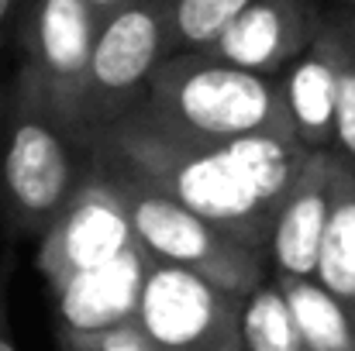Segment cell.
<instances>
[{
    "label": "cell",
    "instance_id": "3957f363",
    "mask_svg": "<svg viewBox=\"0 0 355 351\" xmlns=\"http://www.w3.org/2000/svg\"><path fill=\"white\" fill-rule=\"evenodd\" d=\"M145 107L173 131L200 141L255 134L290 138L276 80L235 69L204 52H176L162 59L148 80Z\"/></svg>",
    "mask_w": 355,
    "mask_h": 351
},
{
    "label": "cell",
    "instance_id": "d6986e66",
    "mask_svg": "<svg viewBox=\"0 0 355 351\" xmlns=\"http://www.w3.org/2000/svg\"><path fill=\"white\" fill-rule=\"evenodd\" d=\"M0 351H17L10 324H7V272H0Z\"/></svg>",
    "mask_w": 355,
    "mask_h": 351
},
{
    "label": "cell",
    "instance_id": "7402d4cb",
    "mask_svg": "<svg viewBox=\"0 0 355 351\" xmlns=\"http://www.w3.org/2000/svg\"><path fill=\"white\" fill-rule=\"evenodd\" d=\"M3 93H7V83H0V114H3Z\"/></svg>",
    "mask_w": 355,
    "mask_h": 351
},
{
    "label": "cell",
    "instance_id": "5b68a950",
    "mask_svg": "<svg viewBox=\"0 0 355 351\" xmlns=\"http://www.w3.org/2000/svg\"><path fill=\"white\" fill-rule=\"evenodd\" d=\"M169 14L173 0H128L101 17L87 93H83V131L94 134L118 117L145 104V90L162 59H169Z\"/></svg>",
    "mask_w": 355,
    "mask_h": 351
},
{
    "label": "cell",
    "instance_id": "ba28073f",
    "mask_svg": "<svg viewBox=\"0 0 355 351\" xmlns=\"http://www.w3.org/2000/svg\"><path fill=\"white\" fill-rule=\"evenodd\" d=\"M131 248L138 244L128 214L94 159V169L69 200V207L38 237V272L45 276L49 286H55L76 272H90L114 262Z\"/></svg>",
    "mask_w": 355,
    "mask_h": 351
},
{
    "label": "cell",
    "instance_id": "ffe728a7",
    "mask_svg": "<svg viewBox=\"0 0 355 351\" xmlns=\"http://www.w3.org/2000/svg\"><path fill=\"white\" fill-rule=\"evenodd\" d=\"M83 3H87V7H90L97 17H107L111 10H118L121 3H128V0H83Z\"/></svg>",
    "mask_w": 355,
    "mask_h": 351
},
{
    "label": "cell",
    "instance_id": "7a4b0ae2",
    "mask_svg": "<svg viewBox=\"0 0 355 351\" xmlns=\"http://www.w3.org/2000/svg\"><path fill=\"white\" fill-rule=\"evenodd\" d=\"M94 169V138L59 117L17 76L0 114V224L42 237Z\"/></svg>",
    "mask_w": 355,
    "mask_h": 351
},
{
    "label": "cell",
    "instance_id": "6da1fadb",
    "mask_svg": "<svg viewBox=\"0 0 355 351\" xmlns=\"http://www.w3.org/2000/svg\"><path fill=\"white\" fill-rule=\"evenodd\" d=\"M90 138L101 159L145 179L262 258L269 217L311 155L279 134L200 141L162 124L145 104Z\"/></svg>",
    "mask_w": 355,
    "mask_h": 351
},
{
    "label": "cell",
    "instance_id": "9a60e30c",
    "mask_svg": "<svg viewBox=\"0 0 355 351\" xmlns=\"http://www.w3.org/2000/svg\"><path fill=\"white\" fill-rule=\"evenodd\" d=\"M324 28L335 48V141L331 152L355 165V14L345 7L324 10Z\"/></svg>",
    "mask_w": 355,
    "mask_h": 351
},
{
    "label": "cell",
    "instance_id": "603a6c76",
    "mask_svg": "<svg viewBox=\"0 0 355 351\" xmlns=\"http://www.w3.org/2000/svg\"><path fill=\"white\" fill-rule=\"evenodd\" d=\"M0 272H7V258L3 255H0Z\"/></svg>",
    "mask_w": 355,
    "mask_h": 351
},
{
    "label": "cell",
    "instance_id": "277c9868",
    "mask_svg": "<svg viewBox=\"0 0 355 351\" xmlns=\"http://www.w3.org/2000/svg\"><path fill=\"white\" fill-rule=\"evenodd\" d=\"M94 159H97V169L107 176V183L118 193L131 234H135V244L152 262L197 272V276L211 279L214 286L228 289L232 296H245L252 286H259L269 276L266 258L255 248L241 244L238 237L214 228L211 221L187 210L173 197H166L155 186H148L145 179L131 176L128 169L101 159L97 152H94Z\"/></svg>",
    "mask_w": 355,
    "mask_h": 351
},
{
    "label": "cell",
    "instance_id": "9c48e42d",
    "mask_svg": "<svg viewBox=\"0 0 355 351\" xmlns=\"http://www.w3.org/2000/svg\"><path fill=\"white\" fill-rule=\"evenodd\" d=\"M324 10L321 0H252L204 55L276 80L321 35Z\"/></svg>",
    "mask_w": 355,
    "mask_h": 351
},
{
    "label": "cell",
    "instance_id": "ac0fdd59",
    "mask_svg": "<svg viewBox=\"0 0 355 351\" xmlns=\"http://www.w3.org/2000/svg\"><path fill=\"white\" fill-rule=\"evenodd\" d=\"M21 7H24V0H0V45L7 38H14V24L21 17Z\"/></svg>",
    "mask_w": 355,
    "mask_h": 351
},
{
    "label": "cell",
    "instance_id": "44dd1931",
    "mask_svg": "<svg viewBox=\"0 0 355 351\" xmlns=\"http://www.w3.org/2000/svg\"><path fill=\"white\" fill-rule=\"evenodd\" d=\"M335 7H345V10H352L355 14V0H335Z\"/></svg>",
    "mask_w": 355,
    "mask_h": 351
},
{
    "label": "cell",
    "instance_id": "4fadbf2b",
    "mask_svg": "<svg viewBox=\"0 0 355 351\" xmlns=\"http://www.w3.org/2000/svg\"><path fill=\"white\" fill-rule=\"evenodd\" d=\"M314 282L355 324V165L342 155H335L331 207L318 248Z\"/></svg>",
    "mask_w": 355,
    "mask_h": 351
},
{
    "label": "cell",
    "instance_id": "cb8c5ba5",
    "mask_svg": "<svg viewBox=\"0 0 355 351\" xmlns=\"http://www.w3.org/2000/svg\"><path fill=\"white\" fill-rule=\"evenodd\" d=\"M221 351H238V341H235V345H228V348H221Z\"/></svg>",
    "mask_w": 355,
    "mask_h": 351
},
{
    "label": "cell",
    "instance_id": "5bb4252c",
    "mask_svg": "<svg viewBox=\"0 0 355 351\" xmlns=\"http://www.w3.org/2000/svg\"><path fill=\"white\" fill-rule=\"evenodd\" d=\"M276 286L290 307L304 351H355V324L314 279H276Z\"/></svg>",
    "mask_w": 355,
    "mask_h": 351
},
{
    "label": "cell",
    "instance_id": "e0dca14e",
    "mask_svg": "<svg viewBox=\"0 0 355 351\" xmlns=\"http://www.w3.org/2000/svg\"><path fill=\"white\" fill-rule=\"evenodd\" d=\"M55 334H59V351H152L131 324H121L101 334H62V331Z\"/></svg>",
    "mask_w": 355,
    "mask_h": 351
},
{
    "label": "cell",
    "instance_id": "52a82bcc",
    "mask_svg": "<svg viewBox=\"0 0 355 351\" xmlns=\"http://www.w3.org/2000/svg\"><path fill=\"white\" fill-rule=\"evenodd\" d=\"M238 303L211 279L148 258L131 327L152 351H221L238 341Z\"/></svg>",
    "mask_w": 355,
    "mask_h": 351
},
{
    "label": "cell",
    "instance_id": "8992f818",
    "mask_svg": "<svg viewBox=\"0 0 355 351\" xmlns=\"http://www.w3.org/2000/svg\"><path fill=\"white\" fill-rule=\"evenodd\" d=\"M97 28L101 17L83 0H24L14 24L21 45V66L14 76L80 131Z\"/></svg>",
    "mask_w": 355,
    "mask_h": 351
},
{
    "label": "cell",
    "instance_id": "2e32d148",
    "mask_svg": "<svg viewBox=\"0 0 355 351\" xmlns=\"http://www.w3.org/2000/svg\"><path fill=\"white\" fill-rule=\"evenodd\" d=\"M252 0H173L169 52H207Z\"/></svg>",
    "mask_w": 355,
    "mask_h": 351
},
{
    "label": "cell",
    "instance_id": "7c38bea8",
    "mask_svg": "<svg viewBox=\"0 0 355 351\" xmlns=\"http://www.w3.org/2000/svg\"><path fill=\"white\" fill-rule=\"evenodd\" d=\"M279 107L290 138L304 152H331L335 141V48L321 24V35L276 76Z\"/></svg>",
    "mask_w": 355,
    "mask_h": 351
},
{
    "label": "cell",
    "instance_id": "30bf717a",
    "mask_svg": "<svg viewBox=\"0 0 355 351\" xmlns=\"http://www.w3.org/2000/svg\"><path fill=\"white\" fill-rule=\"evenodd\" d=\"M331 183L335 152H311L266 228V272L272 279H314L331 207Z\"/></svg>",
    "mask_w": 355,
    "mask_h": 351
},
{
    "label": "cell",
    "instance_id": "8fae6325",
    "mask_svg": "<svg viewBox=\"0 0 355 351\" xmlns=\"http://www.w3.org/2000/svg\"><path fill=\"white\" fill-rule=\"evenodd\" d=\"M148 255L141 248H131L114 262L76 272L52 289L55 296V314H59V331L62 334H101L121 324H131L141 276H145Z\"/></svg>",
    "mask_w": 355,
    "mask_h": 351
}]
</instances>
